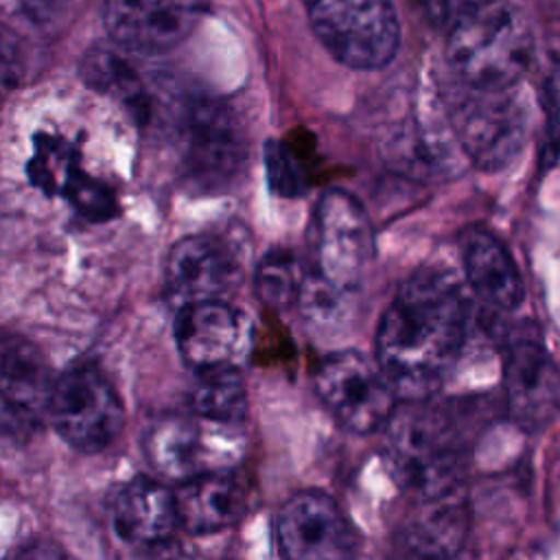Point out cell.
<instances>
[{
	"label": "cell",
	"mask_w": 560,
	"mask_h": 560,
	"mask_svg": "<svg viewBox=\"0 0 560 560\" xmlns=\"http://www.w3.org/2000/svg\"><path fill=\"white\" fill-rule=\"evenodd\" d=\"M468 298L438 267L413 271L383 311L376 363L405 402L427 400L457 361L468 330Z\"/></svg>",
	"instance_id": "1"
},
{
	"label": "cell",
	"mask_w": 560,
	"mask_h": 560,
	"mask_svg": "<svg viewBox=\"0 0 560 560\" xmlns=\"http://www.w3.org/2000/svg\"><path fill=\"white\" fill-rule=\"evenodd\" d=\"M385 462L411 497L462 488L464 440L444 409L427 400L396 407L385 424Z\"/></svg>",
	"instance_id": "2"
},
{
	"label": "cell",
	"mask_w": 560,
	"mask_h": 560,
	"mask_svg": "<svg viewBox=\"0 0 560 560\" xmlns=\"http://www.w3.org/2000/svg\"><path fill=\"white\" fill-rule=\"evenodd\" d=\"M532 57L534 37L525 15L499 0H488L446 31L451 72L472 90L518 85Z\"/></svg>",
	"instance_id": "3"
},
{
	"label": "cell",
	"mask_w": 560,
	"mask_h": 560,
	"mask_svg": "<svg viewBox=\"0 0 560 560\" xmlns=\"http://www.w3.org/2000/svg\"><path fill=\"white\" fill-rule=\"evenodd\" d=\"M446 116L459 151L477 168L499 171L516 160L529 138V103L518 85L472 90L446 101Z\"/></svg>",
	"instance_id": "4"
},
{
	"label": "cell",
	"mask_w": 560,
	"mask_h": 560,
	"mask_svg": "<svg viewBox=\"0 0 560 560\" xmlns=\"http://www.w3.org/2000/svg\"><path fill=\"white\" fill-rule=\"evenodd\" d=\"M306 273L346 293H357L374 254V230L365 208L341 188L326 190L306 230Z\"/></svg>",
	"instance_id": "5"
},
{
	"label": "cell",
	"mask_w": 560,
	"mask_h": 560,
	"mask_svg": "<svg viewBox=\"0 0 560 560\" xmlns=\"http://www.w3.org/2000/svg\"><path fill=\"white\" fill-rule=\"evenodd\" d=\"M322 46L343 66L376 70L400 44L394 0H302Z\"/></svg>",
	"instance_id": "6"
},
{
	"label": "cell",
	"mask_w": 560,
	"mask_h": 560,
	"mask_svg": "<svg viewBox=\"0 0 560 560\" xmlns=\"http://www.w3.org/2000/svg\"><path fill=\"white\" fill-rule=\"evenodd\" d=\"M144 451L160 475L182 483L232 470L245 455V435L238 424L214 422L197 413L166 416L147 431Z\"/></svg>",
	"instance_id": "7"
},
{
	"label": "cell",
	"mask_w": 560,
	"mask_h": 560,
	"mask_svg": "<svg viewBox=\"0 0 560 560\" xmlns=\"http://www.w3.org/2000/svg\"><path fill=\"white\" fill-rule=\"evenodd\" d=\"M186 177L206 192L232 186L247 164V138L236 114L219 98L195 96L179 114Z\"/></svg>",
	"instance_id": "8"
},
{
	"label": "cell",
	"mask_w": 560,
	"mask_h": 560,
	"mask_svg": "<svg viewBox=\"0 0 560 560\" xmlns=\"http://www.w3.org/2000/svg\"><path fill=\"white\" fill-rule=\"evenodd\" d=\"M315 392L332 418L352 433L385 429L398 396L381 365L357 350L326 354L313 374Z\"/></svg>",
	"instance_id": "9"
},
{
	"label": "cell",
	"mask_w": 560,
	"mask_h": 560,
	"mask_svg": "<svg viewBox=\"0 0 560 560\" xmlns=\"http://www.w3.org/2000/svg\"><path fill=\"white\" fill-rule=\"evenodd\" d=\"M48 420L72 448L96 453L118 435L125 411L105 374L94 365H79L55 381Z\"/></svg>",
	"instance_id": "10"
},
{
	"label": "cell",
	"mask_w": 560,
	"mask_h": 560,
	"mask_svg": "<svg viewBox=\"0 0 560 560\" xmlns=\"http://www.w3.org/2000/svg\"><path fill=\"white\" fill-rule=\"evenodd\" d=\"M52 370L35 343L0 332V431L26 440L48 420Z\"/></svg>",
	"instance_id": "11"
},
{
	"label": "cell",
	"mask_w": 560,
	"mask_h": 560,
	"mask_svg": "<svg viewBox=\"0 0 560 560\" xmlns=\"http://www.w3.org/2000/svg\"><path fill=\"white\" fill-rule=\"evenodd\" d=\"M276 534L284 560L357 558V532L324 492L304 490L287 499L276 518Z\"/></svg>",
	"instance_id": "12"
},
{
	"label": "cell",
	"mask_w": 560,
	"mask_h": 560,
	"mask_svg": "<svg viewBox=\"0 0 560 560\" xmlns=\"http://www.w3.org/2000/svg\"><path fill=\"white\" fill-rule=\"evenodd\" d=\"M210 0H105L103 20L114 42L140 52L182 44L208 11Z\"/></svg>",
	"instance_id": "13"
},
{
	"label": "cell",
	"mask_w": 560,
	"mask_h": 560,
	"mask_svg": "<svg viewBox=\"0 0 560 560\" xmlns=\"http://www.w3.org/2000/svg\"><path fill=\"white\" fill-rule=\"evenodd\" d=\"M503 385L508 409L523 429H545L560 413V368L538 339L518 337L508 346Z\"/></svg>",
	"instance_id": "14"
},
{
	"label": "cell",
	"mask_w": 560,
	"mask_h": 560,
	"mask_svg": "<svg viewBox=\"0 0 560 560\" xmlns=\"http://www.w3.org/2000/svg\"><path fill=\"white\" fill-rule=\"evenodd\" d=\"M234 247L214 234H190L177 241L164 265L166 291L179 306L221 300L238 280Z\"/></svg>",
	"instance_id": "15"
},
{
	"label": "cell",
	"mask_w": 560,
	"mask_h": 560,
	"mask_svg": "<svg viewBox=\"0 0 560 560\" xmlns=\"http://www.w3.org/2000/svg\"><path fill=\"white\" fill-rule=\"evenodd\" d=\"M175 341L182 359L197 372L236 368L245 348L241 315L223 300L179 306Z\"/></svg>",
	"instance_id": "16"
},
{
	"label": "cell",
	"mask_w": 560,
	"mask_h": 560,
	"mask_svg": "<svg viewBox=\"0 0 560 560\" xmlns=\"http://www.w3.org/2000/svg\"><path fill=\"white\" fill-rule=\"evenodd\" d=\"M468 527L470 512L462 486L442 494L413 497L400 540L416 560H451L462 549Z\"/></svg>",
	"instance_id": "17"
},
{
	"label": "cell",
	"mask_w": 560,
	"mask_h": 560,
	"mask_svg": "<svg viewBox=\"0 0 560 560\" xmlns=\"http://www.w3.org/2000/svg\"><path fill=\"white\" fill-rule=\"evenodd\" d=\"M464 278L472 293L494 311H514L525 298L521 271L499 236L483 225H468L459 234Z\"/></svg>",
	"instance_id": "18"
},
{
	"label": "cell",
	"mask_w": 560,
	"mask_h": 560,
	"mask_svg": "<svg viewBox=\"0 0 560 560\" xmlns=\"http://www.w3.org/2000/svg\"><path fill=\"white\" fill-rule=\"evenodd\" d=\"M116 534L131 545L153 547L171 540L177 527L173 492L153 479L138 477L125 483L112 503Z\"/></svg>",
	"instance_id": "19"
},
{
	"label": "cell",
	"mask_w": 560,
	"mask_h": 560,
	"mask_svg": "<svg viewBox=\"0 0 560 560\" xmlns=\"http://www.w3.org/2000/svg\"><path fill=\"white\" fill-rule=\"evenodd\" d=\"M177 525L190 534H210L234 525L245 512V488L228 472L182 481L173 492Z\"/></svg>",
	"instance_id": "20"
},
{
	"label": "cell",
	"mask_w": 560,
	"mask_h": 560,
	"mask_svg": "<svg viewBox=\"0 0 560 560\" xmlns=\"http://www.w3.org/2000/svg\"><path fill=\"white\" fill-rule=\"evenodd\" d=\"M192 409L201 418L238 424L247 411V398L243 378L236 368L199 372L197 385L192 389Z\"/></svg>",
	"instance_id": "21"
},
{
	"label": "cell",
	"mask_w": 560,
	"mask_h": 560,
	"mask_svg": "<svg viewBox=\"0 0 560 560\" xmlns=\"http://www.w3.org/2000/svg\"><path fill=\"white\" fill-rule=\"evenodd\" d=\"M302 282L304 267L300 265L298 256L284 247L269 249L260 258L254 276V287L260 302L276 311H284L298 304Z\"/></svg>",
	"instance_id": "22"
},
{
	"label": "cell",
	"mask_w": 560,
	"mask_h": 560,
	"mask_svg": "<svg viewBox=\"0 0 560 560\" xmlns=\"http://www.w3.org/2000/svg\"><path fill=\"white\" fill-rule=\"evenodd\" d=\"M81 74L90 88L122 98L125 103L140 105L144 98L140 77L114 52L92 50L81 63Z\"/></svg>",
	"instance_id": "23"
},
{
	"label": "cell",
	"mask_w": 560,
	"mask_h": 560,
	"mask_svg": "<svg viewBox=\"0 0 560 560\" xmlns=\"http://www.w3.org/2000/svg\"><path fill=\"white\" fill-rule=\"evenodd\" d=\"M262 158L269 188L276 195L298 199L308 190V171L289 140H267Z\"/></svg>",
	"instance_id": "24"
},
{
	"label": "cell",
	"mask_w": 560,
	"mask_h": 560,
	"mask_svg": "<svg viewBox=\"0 0 560 560\" xmlns=\"http://www.w3.org/2000/svg\"><path fill=\"white\" fill-rule=\"evenodd\" d=\"M61 195L72 203V208L90 221H105L118 212L114 192L92 175L83 173L74 164L63 182Z\"/></svg>",
	"instance_id": "25"
},
{
	"label": "cell",
	"mask_w": 560,
	"mask_h": 560,
	"mask_svg": "<svg viewBox=\"0 0 560 560\" xmlns=\"http://www.w3.org/2000/svg\"><path fill=\"white\" fill-rule=\"evenodd\" d=\"M77 164V153L61 144L57 138H37V151L31 160V179L46 192H59L70 168Z\"/></svg>",
	"instance_id": "26"
},
{
	"label": "cell",
	"mask_w": 560,
	"mask_h": 560,
	"mask_svg": "<svg viewBox=\"0 0 560 560\" xmlns=\"http://www.w3.org/2000/svg\"><path fill=\"white\" fill-rule=\"evenodd\" d=\"M488 0H416L427 20L444 31L453 28L457 22L475 13Z\"/></svg>",
	"instance_id": "27"
},
{
	"label": "cell",
	"mask_w": 560,
	"mask_h": 560,
	"mask_svg": "<svg viewBox=\"0 0 560 560\" xmlns=\"http://www.w3.org/2000/svg\"><path fill=\"white\" fill-rule=\"evenodd\" d=\"M22 55L13 33L0 26V103H4L22 81Z\"/></svg>",
	"instance_id": "28"
},
{
	"label": "cell",
	"mask_w": 560,
	"mask_h": 560,
	"mask_svg": "<svg viewBox=\"0 0 560 560\" xmlns=\"http://www.w3.org/2000/svg\"><path fill=\"white\" fill-rule=\"evenodd\" d=\"M149 560H195V556L173 540H164L160 545L149 547Z\"/></svg>",
	"instance_id": "29"
},
{
	"label": "cell",
	"mask_w": 560,
	"mask_h": 560,
	"mask_svg": "<svg viewBox=\"0 0 560 560\" xmlns=\"http://www.w3.org/2000/svg\"><path fill=\"white\" fill-rule=\"evenodd\" d=\"M15 560H70V558L59 547L39 542V545H31L24 551H20L15 556Z\"/></svg>",
	"instance_id": "30"
},
{
	"label": "cell",
	"mask_w": 560,
	"mask_h": 560,
	"mask_svg": "<svg viewBox=\"0 0 560 560\" xmlns=\"http://www.w3.org/2000/svg\"><path fill=\"white\" fill-rule=\"evenodd\" d=\"M37 2H55V0H37Z\"/></svg>",
	"instance_id": "31"
}]
</instances>
